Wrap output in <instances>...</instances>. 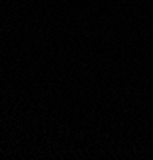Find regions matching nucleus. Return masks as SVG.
Here are the masks:
<instances>
[]
</instances>
